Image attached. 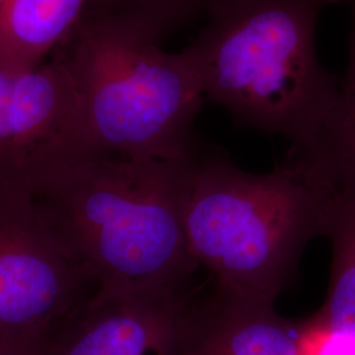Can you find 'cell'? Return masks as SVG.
Returning <instances> with one entry per match:
<instances>
[{
	"mask_svg": "<svg viewBox=\"0 0 355 355\" xmlns=\"http://www.w3.org/2000/svg\"><path fill=\"white\" fill-rule=\"evenodd\" d=\"M345 0H223L183 51L204 96L242 127L318 150L341 79L318 60V19Z\"/></svg>",
	"mask_w": 355,
	"mask_h": 355,
	"instance_id": "6da1fadb",
	"label": "cell"
},
{
	"mask_svg": "<svg viewBox=\"0 0 355 355\" xmlns=\"http://www.w3.org/2000/svg\"><path fill=\"white\" fill-rule=\"evenodd\" d=\"M198 152L174 161L104 157L36 198L96 290L187 287L186 234Z\"/></svg>",
	"mask_w": 355,
	"mask_h": 355,
	"instance_id": "7a4b0ae2",
	"label": "cell"
},
{
	"mask_svg": "<svg viewBox=\"0 0 355 355\" xmlns=\"http://www.w3.org/2000/svg\"><path fill=\"white\" fill-rule=\"evenodd\" d=\"M162 37L140 17L91 1L55 51L105 157L174 161L196 150L203 85L183 51L162 49Z\"/></svg>",
	"mask_w": 355,
	"mask_h": 355,
	"instance_id": "3957f363",
	"label": "cell"
},
{
	"mask_svg": "<svg viewBox=\"0 0 355 355\" xmlns=\"http://www.w3.org/2000/svg\"><path fill=\"white\" fill-rule=\"evenodd\" d=\"M334 189L303 161L267 174L196 154L186 208L191 255L216 291L274 304L312 233L324 230Z\"/></svg>",
	"mask_w": 355,
	"mask_h": 355,
	"instance_id": "277c9868",
	"label": "cell"
},
{
	"mask_svg": "<svg viewBox=\"0 0 355 355\" xmlns=\"http://www.w3.org/2000/svg\"><path fill=\"white\" fill-rule=\"evenodd\" d=\"M104 157L55 53L32 70L0 67V187L38 198Z\"/></svg>",
	"mask_w": 355,
	"mask_h": 355,
	"instance_id": "5b68a950",
	"label": "cell"
},
{
	"mask_svg": "<svg viewBox=\"0 0 355 355\" xmlns=\"http://www.w3.org/2000/svg\"><path fill=\"white\" fill-rule=\"evenodd\" d=\"M95 291L36 198L0 187V346L51 340Z\"/></svg>",
	"mask_w": 355,
	"mask_h": 355,
	"instance_id": "8992f818",
	"label": "cell"
},
{
	"mask_svg": "<svg viewBox=\"0 0 355 355\" xmlns=\"http://www.w3.org/2000/svg\"><path fill=\"white\" fill-rule=\"evenodd\" d=\"M190 288L96 290L51 341V355H180Z\"/></svg>",
	"mask_w": 355,
	"mask_h": 355,
	"instance_id": "52a82bcc",
	"label": "cell"
},
{
	"mask_svg": "<svg viewBox=\"0 0 355 355\" xmlns=\"http://www.w3.org/2000/svg\"><path fill=\"white\" fill-rule=\"evenodd\" d=\"M180 355H297V328L274 304L215 292L191 303Z\"/></svg>",
	"mask_w": 355,
	"mask_h": 355,
	"instance_id": "ba28073f",
	"label": "cell"
},
{
	"mask_svg": "<svg viewBox=\"0 0 355 355\" xmlns=\"http://www.w3.org/2000/svg\"><path fill=\"white\" fill-rule=\"evenodd\" d=\"M92 0H0V67L46 62L74 32Z\"/></svg>",
	"mask_w": 355,
	"mask_h": 355,
	"instance_id": "9c48e42d",
	"label": "cell"
},
{
	"mask_svg": "<svg viewBox=\"0 0 355 355\" xmlns=\"http://www.w3.org/2000/svg\"><path fill=\"white\" fill-rule=\"evenodd\" d=\"M343 4L350 12L346 73L318 150L300 159L327 178L334 190L355 196V0Z\"/></svg>",
	"mask_w": 355,
	"mask_h": 355,
	"instance_id": "30bf717a",
	"label": "cell"
},
{
	"mask_svg": "<svg viewBox=\"0 0 355 355\" xmlns=\"http://www.w3.org/2000/svg\"><path fill=\"white\" fill-rule=\"evenodd\" d=\"M324 232L333 248L328 297L315 316L329 328L355 336V196L334 191Z\"/></svg>",
	"mask_w": 355,
	"mask_h": 355,
	"instance_id": "8fae6325",
	"label": "cell"
},
{
	"mask_svg": "<svg viewBox=\"0 0 355 355\" xmlns=\"http://www.w3.org/2000/svg\"><path fill=\"white\" fill-rule=\"evenodd\" d=\"M220 1L223 0H92L105 8L140 17L162 36L191 17L208 13Z\"/></svg>",
	"mask_w": 355,
	"mask_h": 355,
	"instance_id": "7c38bea8",
	"label": "cell"
},
{
	"mask_svg": "<svg viewBox=\"0 0 355 355\" xmlns=\"http://www.w3.org/2000/svg\"><path fill=\"white\" fill-rule=\"evenodd\" d=\"M297 355H355V336L331 329L313 316L297 328Z\"/></svg>",
	"mask_w": 355,
	"mask_h": 355,
	"instance_id": "4fadbf2b",
	"label": "cell"
},
{
	"mask_svg": "<svg viewBox=\"0 0 355 355\" xmlns=\"http://www.w3.org/2000/svg\"><path fill=\"white\" fill-rule=\"evenodd\" d=\"M51 340H36L0 346V355H51Z\"/></svg>",
	"mask_w": 355,
	"mask_h": 355,
	"instance_id": "5bb4252c",
	"label": "cell"
}]
</instances>
